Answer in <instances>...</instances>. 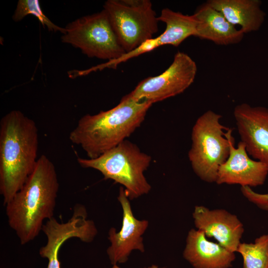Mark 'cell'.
I'll return each mask as SVG.
<instances>
[{"label": "cell", "instance_id": "cell-17", "mask_svg": "<svg viewBox=\"0 0 268 268\" xmlns=\"http://www.w3.org/2000/svg\"><path fill=\"white\" fill-rule=\"evenodd\" d=\"M157 19L166 25L164 31L158 36L160 46L178 47L189 37L195 35L197 21L194 14L185 15L166 8Z\"/></svg>", "mask_w": 268, "mask_h": 268}, {"label": "cell", "instance_id": "cell-11", "mask_svg": "<svg viewBox=\"0 0 268 268\" xmlns=\"http://www.w3.org/2000/svg\"><path fill=\"white\" fill-rule=\"evenodd\" d=\"M233 115L247 153L268 170V108L242 103L234 108Z\"/></svg>", "mask_w": 268, "mask_h": 268}, {"label": "cell", "instance_id": "cell-23", "mask_svg": "<svg viewBox=\"0 0 268 268\" xmlns=\"http://www.w3.org/2000/svg\"><path fill=\"white\" fill-rule=\"evenodd\" d=\"M110 268H121L117 266V265H113V266Z\"/></svg>", "mask_w": 268, "mask_h": 268}, {"label": "cell", "instance_id": "cell-19", "mask_svg": "<svg viewBox=\"0 0 268 268\" xmlns=\"http://www.w3.org/2000/svg\"><path fill=\"white\" fill-rule=\"evenodd\" d=\"M29 14L35 16L49 31H59L62 34L65 33V28L55 24L46 16L40 7L38 0H19L12 16L13 20L15 22L19 21Z\"/></svg>", "mask_w": 268, "mask_h": 268}, {"label": "cell", "instance_id": "cell-15", "mask_svg": "<svg viewBox=\"0 0 268 268\" xmlns=\"http://www.w3.org/2000/svg\"><path fill=\"white\" fill-rule=\"evenodd\" d=\"M193 14L197 21L195 37L221 46L238 44L243 39L245 34L206 2L199 6Z\"/></svg>", "mask_w": 268, "mask_h": 268}, {"label": "cell", "instance_id": "cell-22", "mask_svg": "<svg viewBox=\"0 0 268 268\" xmlns=\"http://www.w3.org/2000/svg\"><path fill=\"white\" fill-rule=\"evenodd\" d=\"M146 268H165L159 267L158 266H156V265H152V266H151L150 267H149Z\"/></svg>", "mask_w": 268, "mask_h": 268}, {"label": "cell", "instance_id": "cell-21", "mask_svg": "<svg viewBox=\"0 0 268 268\" xmlns=\"http://www.w3.org/2000/svg\"><path fill=\"white\" fill-rule=\"evenodd\" d=\"M243 196L261 209L268 211V193H257L249 187H241Z\"/></svg>", "mask_w": 268, "mask_h": 268}, {"label": "cell", "instance_id": "cell-13", "mask_svg": "<svg viewBox=\"0 0 268 268\" xmlns=\"http://www.w3.org/2000/svg\"><path fill=\"white\" fill-rule=\"evenodd\" d=\"M192 215L196 229L203 231L207 237L214 238L227 250L236 252L244 228L235 214L224 209L196 205Z\"/></svg>", "mask_w": 268, "mask_h": 268}, {"label": "cell", "instance_id": "cell-8", "mask_svg": "<svg viewBox=\"0 0 268 268\" xmlns=\"http://www.w3.org/2000/svg\"><path fill=\"white\" fill-rule=\"evenodd\" d=\"M195 62L187 54L178 52L170 66L161 74L144 78L126 96L137 101L152 104L183 93L194 81Z\"/></svg>", "mask_w": 268, "mask_h": 268}, {"label": "cell", "instance_id": "cell-10", "mask_svg": "<svg viewBox=\"0 0 268 268\" xmlns=\"http://www.w3.org/2000/svg\"><path fill=\"white\" fill-rule=\"evenodd\" d=\"M118 200L123 209L122 226L118 232L113 227L109 229L108 238L110 246L107 250L113 265L126 262L134 250L144 251L142 235L148 226L147 220L134 217L123 187L120 188Z\"/></svg>", "mask_w": 268, "mask_h": 268}, {"label": "cell", "instance_id": "cell-14", "mask_svg": "<svg viewBox=\"0 0 268 268\" xmlns=\"http://www.w3.org/2000/svg\"><path fill=\"white\" fill-rule=\"evenodd\" d=\"M203 231L189 230L183 255L194 268H229L235 253L208 240Z\"/></svg>", "mask_w": 268, "mask_h": 268}, {"label": "cell", "instance_id": "cell-3", "mask_svg": "<svg viewBox=\"0 0 268 268\" xmlns=\"http://www.w3.org/2000/svg\"><path fill=\"white\" fill-rule=\"evenodd\" d=\"M152 105L125 95L113 108L80 118L69 139L88 158H97L126 140L141 125Z\"/></svg>", "mask_w": 268, "mask_h": 268}, {"label": "cell", "instance_id": "cell-7", "mask_svg": "<svg viewBox=\"0 0 268 268\" xmlns=\"http://www.w3.org/2000/svg\"><path fill=\"white\" fill-rule=\"evenodd\" d=\"M61 40L79 49L89 58L110 61L118 59L126 53L104 9L69 23L65 28Z\"/></svg>", "mask_w": 268, "mask_h": 268}, {"label": "cell", "instance_id": "cell-5", "mask_svg": "<svg viewBox=\"0 0 268 268\" xmlns=\"http://www.w3.org/2000/svg\"><path fill=\"white\" fill-rule=\"evenodd\" d=\"M221 118L207 110L197 119L192 129L189 159L195 173L207 183L216 182L219 167L229 154V128L220 123Z\"/></svg>", "mask_w": 268, "mask_h": 268}, {"label": "cell", "instance_id": "cell-18", "mask_svg": "<svg viewBox=\"0 0 268 268\" xmlns=\"http://www.w3.org/2000/svg\"><path fill=\"white\" fill-rule=\"evenodd\" d=\"M236 252L243 258V268H268V233L257 237L254 243L241 242Z\"/></svg>", "mask_w": 268, "mask_h": 268}, {"label": "cell", "instance_id": "cell-12", "mask_svg": "<svg viewBox=\"0 0 268 268\" xmlns=\"http://www.w3.org/2000/svg\"><path fill=\"white\" fill-rule=\"evenodd\" d=\"M232 133V130L228 129L229 154L219 167L215 183L218 185L238 184L241 187L251 188L263 185L268 175L267 167L249 157L245 144L241 141L235 147Z\"/></svg>", "mask_w": 268, "mask_h": 268}, {"label": "cell", "instance_id": "cell-9", "mask_svg": "<svg viewBox=\"0 0 268 268\" xmlns=\"http://www.w3.org/2000/svg\"><path fill=\"white\" fill-rule=\"evenodd\" d=\"M85 207L77 204L74 207L72 215L66 223L58 222L55 217L46 221L42 231L47 238L46 245L39 251L41 257L47 258L50 265L60 263L59 252L67 240L78 238L83 242H92L97 234L94 222L88 219Z\"/></svg>", "mask_w": 268, "mask_h": 268}, {"label": "cell", "instance_id": "cell-20", "mask_svg": "<svg viewBox=\"0 0 268 268\" xmlns=\"http://www.w3.org/2000/svg\"><path fill=\"white\" fill-rule=\"evenodd\" d=\"M159 46H160L158 37L152 38L147 40L134 50L129 52H126L118 59L110 61L106 64L92 67L90 69L87 70V71L89 72L91 71H93L98 69H102L105 67L115 68L120 63L126 61L132 58L138 56L142 54L149 52Z\"/></svg>", "mask_w": 268, "mask_h": 268}, {"label": "cell", "instance_id": "cell-16", "mask_svg": "<svg viewBox=\"0 0 268 268\" xmlns=\"http://www.w3.org/2000/svg\"><path fill=\"white\" fill-rule=\"evenodd\" d=\"M206 2L220 12L233 25L244 33L258 30L265 20V12L260 0H208Z\"/></svg>", "mask_w": 268, "mask_h": 268}, {"label": "cell", "instance_id": "cell-6", "mask_svg": "<svg viewBox=\"0 0 268 268\" xmlns=\"http://www.w3.org/2000/svg\"><path fill=\"white\" fill-rule=\"evenodd\" d=\"M103 8L126 52L152 38L158 30L159 21L149 0H108Z\"/></svg>", "mask_w": 268, "mask_h": 268}, {"label": "cell", "instance_id": "cell-1", "mask_svg": "<svg viewBox=\"0 0 268 268\" xmlns=\"http://www.w3.org/2000/svg\"><path fill=\"white\" fill-rule=\"evenodd\" d=\"M59 189L54 164L41 155L23 186L5 204L8 225L21 245L34 240L44 221L54 217Z\"/></svg>", "mask_w": 268, "mask_h": 268}, {"label": "cell", "instance_id": "cell-4", "mask_svg": "<svg viewBox=\"0 0 268 268\" xmlns=\"http://www.w3.org/2000/svg\"><path fill=\"white\" fill-rule=\"evenodd\" d=\"M151 160L150 156L127 139L97 158L77 159L82 167L98 170L105 179L122 185L128 198L131 200L150 191L151 186L144 173Z\"/></svg>", "mask_w": 268, "mask_h": 268}, {"label": "cell", "instance_id": "cell-2", "mask_svg": "<svg viewBox=\"0 0 268 268\" xmlns=\"http://www.w3.org/2000/svg\"><path fill=\"white\" fill-rule=\"evenodd\" d=\"M38 130L35 122L13 110L0 121V194L5 205L22 188L37 162Z\"/></svg>", "mask_w": 268, "mask_h": 268}]
</instances>
